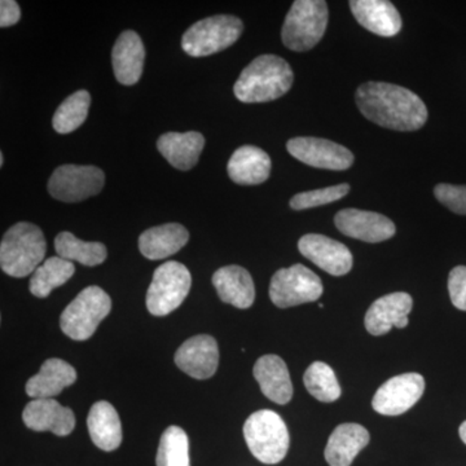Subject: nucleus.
Masks as SVG:
<instances>
[{
    "mask_svg": "<svg viewBox=\"0 0 466 466\" xmlns=\"http://www.w3.org/2000/svg\"><path fill=\"white\" fill-rule=\"evenodd\" d=\"M361 115L394 131L420 130L428 121V108L415 92L385 82H367L355 95Z\"/></svg>",
    "mask_w": 466,
    "mask_h": 466,
    "instance_id": "1",
    "label": "nucleus"
},
{
    "mask_svg": "<svg viewBox=\"0 0 466 466\" xmlns=\"http://www.w3.org/2000/svg\"><path fill=\"white\" fill-rule=\"evenodd\" d=\"M293 81V70L283 57L262 55L242 70L233 92L242 103H267L284 96Z\"/></svg>",
    "mask_w": 466,
    "mask_h": 466,
    "instance_id": "2",
    "label": "nucleus"
},
{
    "mask_svg": "<svg viewBox=\"0 0 466 466\" xmlns=\"http://www.w3.org/2000/svg\"><path fill=\"white\" fill-rule=\"evenodd\" d=\"M47 242L38 226L20 222L5 233L0 244V267L12 278L33 275L45 260Z\"/></svg>",
    "mask_w": 466,
    "mask_h": 466,
    "instance_id": "3",
    "label": "nucleus"
},
{
    "mask_svg": "<svg viewBox=\"0 0 466 466\" xmlns=\"http://www.w3.org/2000/svg\"><path fill=\"white\" fill-rule=\"evenodd\" d=\"M324 0H297L285 17L281 39L291 51L312 50L323 38L329 20Z\"/></svg>",
    "mask_w": 466,
    "mask_h": 466,
    "instance_id": "4",
    "label": "nucleus"
},
{
    "mask_svg": "<svg viewBox=\"0 0 466 466\" xmlns=\"http://www.w3.org/2000/svg\"><path fill=\"white\" fill-rule=\"evenodd\" d=\"M244 437L251 455L263 464H279L289 450L287 425L281 416L271 410L253 413L245 421Z\"/></svg>",
    "mask_w": 466,
    "mask_h": 466,
    "instance_id": "5",
    "label": "nucleus"
},
{
    "mask_svg": "<svg viewBox=\"0 0 466 466\" xmlns=\"http://www.w3.org/2000/svg\"><path fill=\"white\" fill-rule=\"evenodd\" d=\"M244 32L240 18L217 15L193 24L182 38L184 52L192 57H207L231 47Z\"/></svg>",
    "mask_w": 466,
    "mask_h": 466,
    "instance_id": "6",
    "label": "nucleus"
},
{
    "mask_svg": "<svg viewBox=\"0 0 466 466\" xmlns=\"http://www.w3.org/2000/svg\"><path fill=\"white\" fill-rule=\"evenodd\" d=\"M110 309L112 299L106 291L99 287L86 288L61 314V330L75 341H86L94 336Z\"/></svg>",
    "mask_w": 466,
    "mask_h": 466,
    "instance_id": "7",
    "label": "nucleus"
},
{
    "mask_svg": "<svg viewBox=\"0 0 466 466\" xmlns=\"http://www.w3.org/2000/svg\"><path fill=\"white\" fill-rule=\"evenodd\" d=\"M192 276L182 263H164L156 269L147 293V309L155 317H167L175 311L191 290Z\"/></svg>",
    "mask_w": 466,
    "mask_h": 466,
    "instance_id": "8",
    "label": "nucleus"
},
{
    "mask_svg": "<svg viewBox=\"0 0 466 466\" xmlns=\"http://www.w3.org/2000/svg\"><path fill=\"white\" fill-rule=\"evenodd\" d=\"M320 278L303 265L281 268L271 279L269 299L276 308L288 309L315 302L323 294Z\"/></svg>",
    "mask_w": 466,
    "mask_h": 466,
    "instance_id": "9",
    "label": "nucleus"
},
{
    "mask_svg": "<svg viewBox=\"0 0 466 466\" xmlns=\"http://www.w3.org/2000/svg\"><path fill=\"white\" fill-rule=\"evenodd\" d=\"M106 184V175L96 167L63 165L51 175L48 192L63 202H81L99 195Z\"/></svg>",
    "mask_w": 466,
    "mask_h": 466,
    "instance_id": "10",
    "label": "nucleus"
},
{
    "mask_svg": "<svg viewBox=\"0 0 466 466\" xmlns=\"http://www.w3.org/2000/svg\"><path fill=\"white\" fill-rule=\"evenodd\" d=\"M287 149L303 164L324 170H348L355 159L346 147L320 137H293L288 142Z\"/></svg>",
    "mask_w": 466,
    "mask_h": 466,
    "instance_id": "11",
    "label": "nucleus"
},
{
    "mask_svg": "<svg viewBox=\"0 0 466 466\" xmlns=\"http://www.w3.org/2000/svg\"><path fill=\"white\" fill-rule=\"evenodd\" d=\"M424 391V377L419 373H404L383 383L373 397L372 407L380 415H403L421 400Z\"/></svg>",
    "mask_w": 466,
    "mask_h": 466,
    "instance_id": "12",
    "label": "nucleus"
},
{
    "mask_svg": "<svg viewBox=\"0 0 466 466\" xmlns=\"http://www.w3.org/2000/svg\"><path fill=\"white\" fill-rule=\"evenodd\" d=\"M334 223L343 235L370 244L389 240L397 231L388 217L359 208H343L334 217Z\"/></svg>",
    "mask_w": 466,
    "mask_h": 466,
    "instance_id": "13",
    "label": "nucleus"
},
{
    "mask_svg": "<svg viewBox=\"0 0 466 466\" xmlns=\"http://www.w3.org/2000/svg\"><path fill=\"white\" fill-rule=\"evenodd\" d=\"M299 249L305 258L329 275L343 276L351 271L352 254L342 242L318 233H309L300 238Z\"/></svg>",
    "mask_w": 466,
    "mask_h": 466,
    "instance_id": "14",
    "label": "nucleus"
},
{
    "mask_svg": "<svg viewBox=\"0 0 466 466\" xmlns=\"http://www.w3.org/2000/svg\"><path fill=\"white\" fill-rule=\"evenodd\" d=\"M175 364L196 380L216 375L219 364V349L216 339L207 334L192 337L175 352Z\"/></svg>",
    "mask_w": 466,
    "mask_h": 466,
    "instance_id": "15",
    "label": "nucleus"
},
{
    "mask_svg": "<svg viewBox=\"0 0 466 466\" xmlns=\"http://www.w3.org/2000/svg\"><path fill=\"white\" fill-rule=\"evenodd\" d=\"M412 306V297L403 291L381 297L368 309L364 319L366 329L372 336H383L390 332L392 327L403 329L408 325Z\"/></svg>",
    "mask_w": 466,
    "mask_h": 466,
    "instance_id": "16",
    "label": "nucleus"
},
{
    "mask_svg": "<svg viewBox=\"0 0 466 466\" xmlns=\"http://www.w3.org/2000/svg\"><path fill=\"white\" fill-rule=\"evenodd\" d=\"M23 420L30 431H52L58 437H66L76 428V416L73 410L61 406L55 400L30 401L24 410Z\"/></svg>",
    "mask_w": 466,
    "mask_h": 466,
    "instance_id": "17",
    "label": "nucleus"
},
{
    "mask_svg": "<svg viewBox=\"0 0 466 466\" xmlns=\"http://www.w3.org/2000/svg\"><path fill=\"white\" fill-rule=\"evenodd\" d=\"M144 48L142 38L133 30H126L118 36L112 51L113 72L121 85L133 86L143 75Z\"/></svg>",
    "mask_w": 466,
    "mask_h": 466,
    "instance_id": "18",
    "label": "nucleus"
},
{
    "mask_svg": "<svg viewBox=\"0 0 466 466\" xmlns=\"http://www.w3.org/2000/svg\"><path fill=\"white\" fill-rule=\"evenodd\" d=\"M350 9L364 29L380 36H394L401 30V17L388 0H351Z\"/></svg>",
    "mask_w": 466,
    "mask_h": 466,
    "instance_id": "19",
    "label": "nucleus"
},
{
    "mask_svg": "<svg viewBox=\"0 0 466 466\" xmlns=\"http://www.w3.org/2000/svg\"><path fill=\"white\" fill-rule=\"evenodd\" d=\"M218 296L233 308L247 309L256 300V287L248 269L240 266H226L213 275Z\"/></svg>",
    "mask_w": 466,
    "mask_h": 466,
    "instance_id": "20",
    "label": "nucleus"
},
{
    "mask_svg": "<svg viewBox=\"0 0 466 466\" xmlns=\"http://www.w3.org/2000/svg\"><path fill=\"white\" fill-rule=\"evenodd\" d=\"M260 390L276 404L289 403L293 398V383L287 364L278 355H265L257 360L253 370Z\"/></svg>",
    "mask_w": 466,
    "mask_h": 466,
    "instance_id": "21",
    "label": "nucleus"
},
{
    "mask_svg": "<svg viewBox=\"0 0 466 466\" xmlns=\"http://www.w3.org/2000/svg\"><path fill=\"white\" fill-rule=\"evenodd\" d=\"M227 171L236 184L257 186L268 179L271 174V158L258 147H240L229 158Z\"/></svg>",
    "mask_w": 466,
    "mask_h": 466,
    "instance_id": "22",
    "label": "nucleus"
},
{
    "mask_svg": "<svg viewBox=\"0 0 466 466\" xmlns=\"http://www.w3.org/2000/svg\"><path fill=\"white\" fill-rule=\"evenodd\" d=\"M76 381L75 368L63 359L52 358L43 363L38 375L26 382L25 390L34 400H54Z\"/></svg>",
    "mask_w": 466,
    "mask_h": 466,
    "instance_id": "23",
    "label": "nucleus"
},
{
    "mask_svg": "<svg viewBox=\"0 0 466 466\" xmlns=\"http://www.w3.org/2000/svg\"><path fill=\"white\" fill-rule=\"evenodd\" d=\"M370 441V431L364 426L351 422L339 425L328 440L325 460L330 466H350Z\"/></svg>",
    "mask_w": 466,
    "mask_h": 466,
    "instance_id": "24",
    "label": "nucleus"
},
{
    "mask_svg": "<svg viewBox=\"0 0 466 466\" xmlns=\"http://www.w3.org/2000/svg\"><path fill=\"white\" fill-rule=\"evenodd\" d=\"M189 232L179 223H167L144 231L139 238V250L150 260L165 259L186 247Z\"/></svg>",
    "mask_w": 466,
    "mask_h": 466,
    "instance_id": "25",
    "label": "nucleus"
},
{
    "mask_svg": "<svg viewBox=\"0 0 466 466\" xmlns=\"http://www.w3.org/2000/svg\"><path fill=\"white\" fill-rule=\"evenodd\" d=\"M159 153L177 170L188 171L198 165L205 147V137L196 131L167 133L157 142Z\"/></svg>",
    "mask_w": 466,
    "mask_h": 466,
    "instance_id": "26",
    "label": "nucleus"
},
{
    "mask_svg": "<svg viewBox=\"0 0 466 466\" xmlns=\"http://www.w3.org/2000/svg\"><path fill=\"white\" fill-rule=\"evenodd\" d=\"M88 433L97 449L115 451L122 443V426L116 408L108 401H97L87 417Z\"/></svg>",
    "mask_w": 466,
    "mask_h": 466,
    "instance_id": "27",
    "label": "nucleus"
},
{
    "mask_svg": "<svg viewBox=\"0 0 466 466\" xmlns=\"http://www.w3.org/2000/svg\"><path fill=\"white\" fill-rule=\"evenodd\" d=\"M55 250L60 258L76 260L81 265L99 266L108 257L106 245L101 242L79 240L72 232L58 233L55 238Z\"/></svg>",
    "mask_w": 466,
    "mask_h": 466,
    "instance_id": "28",
    "label": "nucleus"
},
{
    "mask_svg": "<svg viewBox=\"0 0 466 466\" xmlns=\"http://www.w3.org/2000/svg\"><path fill=\"white\" fill-rule=\"evenodd\" d=\"M75 272L76 267L70 260L51 257L34 272L29 283L30 293L38 299H46L52 290L67 283Z\"/></svg>",
    "mask_w": 466,
    "mask_h": 466,
    "instance_id": "29",
    "label": "nucleus"
},
{
    "mask_svg": "<svg viewBox=\"0 0 466 466\" xmlns=\"http://www.w3.org/2000/svg\"><path fill=\"white\" fill-rule=\"evenodd\" d=\"M91 106L90 92L79 90L66 97L55 112L52 125L58 134H69L81 127Z\"/></svg>",
    "mask_w": 466,
    "mask_h": 466,
    "instance_id": "30",
    "label": "nucleus"
},
{
    "mask_svg": "<svg viewBox=\"0 0 466 466\" xmlns=\"http://www.w3.org/2000/svg\"><path fill=\"white\" fill-rule=\"evenodd\" d=\"M303 382L309 394L324 403H332L341 397V386L336 373L323 361H315L308 368Z\"/></svg>",
    "mask_w": 466,
    "mask_h": 466,
    "instance_id": "31",
    "label": "nucleus"
},
{
    "mask_svg": "<svg viewBox=\"0 0 466 466\" xmlns=\"http://www.w3.org/2000/svg\"><path fill=\"white\" fill-rule=\"evenodd\" d=\"M157 466H189L188 435L179 426H170L159 441Z\"/></svg>",
    "mask_w": 466,
    "mask_h": 466,
    "instance_id": "32",
    "label": "nucleus"
},
{
    "mask_svg": "<svg viewBox=\"0 0 466 466\" xmlns=\"http://www.w3.org/2000/svg\"><path fill=\"white\" fill-rule=\"evenodd\" d=\"M349 184L343 183L327 187V188L315 189V191L299 193L291 198L290 208L293 210H306V208L323 207V205L341 200L349 195Z\"/></svg>",
    "mask_w": 466,
    "mask_h": 466,
    "instance_id": "33",
    "label": "nucleus"
},
{
    "mask_svg": "<svg viewBox=\"0 0 466 466\" xmlns=\"http://www.w3.org/2000/svg\"><path fill=\"white\" fill-rule=\"evenodd\" d=\"M434 195L452 213L466 216V186L441 183L435 187Z\"/></svg>",
    "mask_w": 466,
    "mask_h": 466,
    "instance_id": "34",
    "label": "nucleus"
},
{
    "mask_svg": "<svg viewBox=\"0 0 466 466\" xmlns=\"http://www.w3.org/2000/svg\"><path fill=\"white\" fill-rule=\"evenodd\" d=\"M449 291L451 302L456 309L466 311V267L458 266L450 272Z\"/></svg>",
    "mask_w": 466,
    "mask_h": 466,
    "instance_id": "35",
    "label": "nucleus"
},
{
    "mask_svg": "<svg viewBox=\"0 0 466 466\" xmlns=\"http://www.w3.org/2000/svg\"><path fill=\"white\" fill-rule=\"evenodd\" d=\"M21 9L15 0H2L0 2V26L8 27L20 21Z\"/></svg>",
    "mask_w": 466,
    "mask_h": 466,
    "instance_id": "36",
    "label": "nucleus"
},
{
    "mask_svg": "<svg viewBox=\"0 0 466 466\" xmlns=\"http://www.w3.org/2000/svg\"><path fill=\"white\" fill-rule=\"evenodd\" d=\"M460 438L466 444V421L462 422L461 426L459 429Z\"/></svg>",
    "mask_w": 466,
    "mask_h": 466,
    "instance_id": "37",
    "label": "nucleus"
},
{
    "mask_svg": "<svg viewBox=\"0 0 466 466\" xmlns=\"http://www.w3.org/2000/svg\"><path fill=\"white\" fill-rule=\"evenodd\" d=\"M3 164H5V156H3V153H0V167H3Z\"/></svg>",
    "mask_w": 466,
    "mask_h": 466,
    "instance_id": "38",
    "label": "nucleus"
}]
</instances>
